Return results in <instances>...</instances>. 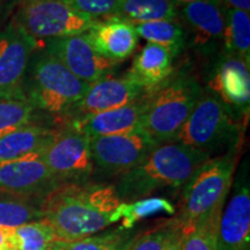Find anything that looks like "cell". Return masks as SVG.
<instances>
[{
  "label": "cell",
  "instance_id": "1",
  "mask_svg": "<svg viewBox=\"0 0 250 250\" xmlns=\"http://www.w3.org/2000/svg\"><path fill=\"white\" fill-rule=\"evenodd\" d=\"M122 204L112 186L62 183L43 198L44 218L58 241L94 235L116 223Z\"/></svg>",
  "mask_w": 250,
  "mask_h": 250
},
{
  "label": "cell",
  "instance_id": "2",
  "mask_svg": "<svg viewBox=\"0 0 250 250\" xmlns=\"http://www.w3.org/2000/svg\"><path fill=\"white\" fill-rule=\"evenodd\" d=\"M210 158L180 143L159 144L140 164L121 175L115 189L121 202L126 204L167 188L179 189Z\"/></svg>",
  "mask_w": 250,
  "mask_h": 250
},
{
  "label": "cell",
  "instance_id": "3",
  "mask_svg": "<svg viewBox=\"0 0 250 250\" xmlns=\"http://www.w3.org/2000/svg\"><path fill=\"white\" fill-rule=\"evenodd\" d=\"M239 148L206 160L184 184L181 227L219 225L235 174Z\"/></svg>",
  "mask_w": 250,
  "mask_h": 250
},
{
  "label": "cell",
  "instance_id": "4",
  "mask_svg": "<svg viewBox=\"0 0 250 250\" xmlns=\"http://www.w3.org/2000/svg\"><path fill=\"white\" fill-rule=\"evenodd\" d=\"M204 90L186 72L171 74L151 92L139 130L156 144L171 143L186 123Z\"/></svg>",
  "mask_w": 250,
  "mask_h": 250
},
{
  "label": "cell",
  "instance_id": "5",
  "mask_svg": "<svg viewBox=\"0 0 250 250\" xmlns=\"http://www.w3.org/2000/svg\"><path fill=\"white\" fill-rule=\"evenodd\" d=\"M89 85L72 74L57 58L37 48L24 80V98L35 109L66 117Z\"/></svg>",
  "mask_w": 250,
  "mask_h": 250
},
{
  "label": "cell",
  "instance_id": "6",
  "mask_svg": "<svg viewBox=\"0 0 250 250\" xmlns=\"http://www.w3.org/2000/svg\"><path fill=\"white\" fill-rule=\"evenodd\" d=\"M241 137L239 118L213 94L204 92L171 143L211 155L223 148H239Z\"/></svg>",
  "mask_w": 250,
  "mask_h": 250
},
{
  "label": "cell",
  "instance_id": "7",
  "mask_svg": "<svg viewBox=\"0 0 250 250\" xmlns=\"http://www.w3.org/2000/svg\"><path fill=\"white\" fill-rule=\"evenodd\" d=\"M13 21L40 43L81 35L94 20L78 14L62 0H22Z\"/></svg>",
  "mask_w": 250,
  "mask_h": 250
},
{
  "label": "cell",
  "instance_id": "8",
  "mask_svg": "<svg viewBox=\"0 0 250 250\" xmlns=\"http://www.w3.org/2000/svg\"><path fill=\"white\" fill-rule=\"evenodd\" d=\"M40 158L62 183H87L95 168L89 138L70 124L56 129Z\"/></svg>",
  "mask_w": 250,
  "mask_h": 250
},
{
  "label": "cell",
  "instance_id": "9",
  "mask_svg": "<svg viewBox=\"0 0 250 250\" xmlns=\"http://www.w3.org/2000/svg\"><path fill=\"white\" fill-rule=\"evenodd\" d=\"M39 43L14 21L0 34V100L24 98L28 66Z\"/></svg>",
  "mask_w": 250,
  "mask_h": 250
},
{
  "label": "cell",
  "instance_id": "10",
  "mask_svg": "<svg viewBox=\"0 0 250 250\" xmlns=\"http://www.w3.org/2000/svg\"><path fill=\"white\" fill-rule=\"evenodd\" d=\"M94 166L109 175H121L140 164L156 144L142 130L89 138Z\"/></svg>",
  "mask_w": 250,
  "mask_h": 250
},
{
  "label": "cell",
  "instance_id": "11",
  "mask_svg": "<svg viewBox=\"0 0 250 250\" xmlns=\"http://www.w3.org/2000/svg\"><path fill=\"white\" fill-rule=\"evenodd\" d=\"M249 62L221 52L208 76V92L235 116L248 118L250 107Z\"/></svg>",
  "mask_w": 250,
  "mask_h": 250
},
{
  "label": "cell",
  "instance_id": "12",
  "mask_svg": "<svg viewBox=\"0 0 250 250\" xmlns=\"http://www.w3.org/2000/svg\"><path fill=\"white\" fill-rule=\"evenodd\" d=\"M146 90L129 73L123 77L102 78L88 86L85 95L65 117L66 123L112 110L136 101Z\"/></svg>",
  "mask_w": 250,
  "mask_h": 250
},
{
  "label": "cell",
  "instance_id": "13",
  "mask_svg": "<svg viewBox=\"0 0 250 250\" xmlns=\"http://www.w3.org/2000/svg\"><path fill=\"white\" fill-rule=\"evenodd\" d=\"M43 50L57 58L72 74L87 85L109 76L117 64L100 56L87 42L83 34L45 41Z\"/></svg>",
  "mask_w": 250,
  "mask_h": 250
},
{
  "label": "cell",
  "instance_id": "14",
  "mask_svg": "<svg viewBox=\"0 0 250 250\" xmlns=\"http://www.w3.org/2000/svg\"><path fill=\"white\" fill-rule=\"evenodd\" d=\"M62 184L40 155L0 164V192L44 198Z\"/></svg>",
  "mask_w": 250,
  "mask_h": 250
},
{
  "label": "cell",
  "instance_id": "15",
  "mask_svg": "<svg viewBox=\"0 0 250 250\" xmlns=\"http://www.w3.org/2000/svg\"><path fill=\"white\" fill-rule=\"evenodd\" d=\"M227 8L219 0H198L181 6V18L191 34L192 46L210 55L223 42Z\"/></svg>",
  "mask_w": 250,
  "mask_h": 250
},
{
  "label": "cell",
  "instance_id": "16",
  "mask_svg": "<svg viewBox=\"0 0 250 250\" xmlns=\"http://www.w3.org/2000/svg\"><path fill=\"white\" fill-rule=\"evenodd\" d=\"M250 189L247 174L237 180L233 195L223 210L218 226V248L220 250H249Z\"/></svg>",
  "mask_w": 250,
  "mask_h": 250
},
{
  "label": "cell",
  "instance_id": "17",
  "mask_svg": "<svg viewBox=\"0 0 250 250\" xmlns=\"http://www.w3.org/2000/svg\"><path fill=\"white\" fill-rule=\"evenodd\" d=\"M83 36L100 56L116 62L129 58L138 45L134 24L118 17L94 20Z\"/></svg>",
  "mask_w": 250,
  "mask_h": 250
},
{
  "label": "cell",
  "instance_id": "18",
  "mask_svg": "<svg viewBox=\"0 0 250 250\" xmlns=\"http://www.w3.org/2000/svg\"><path fill=\"white\" fill-rule=\"evenodd\" d=\"M146 103L147 92L142 98L121 108L90 115L88 117L68 122L66 124H70L71 126L85 133L88 138L129 133L139 129Z\"/></svg>",
  "mask_w": 250,
  "mask_h": 250
},
{
  "label": "cell",
  "instance_id": "19",
  "mask_svg": "<svg viewBox=\"0 0 250 250\" xmlns=\"http://www.w3.org/2000/svg\"><path fill=\"white\" fill-rule=\"evenodd\" d=\"M56 129L28 124L0 136V164L40 155L51 142Z\"/></svg>",
  "mask_w": 250,
  "mask_h": 250
},
{
  "label": "cell",
  "instance_id": "20",
  "mask_svg": "<svg viewBox=\"0 0 250 250\" xmlns=\"http://www.w3.org/2000/svg\"><path fill=\"white\" fill-rule=\"evenodd\" d=\"M173 55L165 46L147 43L134 57L127 73L151 92L173 74Z\"/></svg>",
  "mask_w": 250,
  "mask_h": 250
},
{
  "label": "cell",
  "instance_id": "21",
  "mask_svg": "<svg viewBox=\"0 0 250 250\" xmlns=\"http://www.w3.org/2000/svg\"><path fill=\"white\" fill-rule=\"evenodd\" d=\"M116 17L131 23L177 20L179 7L173 0H121Z\"/></svg>",
  "mask_w": 250,
  "mask_h": 250
},
{
  "label": "cell",
  "instance_id": "22",
  "mask_svg": "<svg viewBox=\"0 0 250 250\" xmlns=\"http://www.w3.org/2000/svg\"><path fill=\"white\" fill-rule=\"evenodd\" d=\"M43 198L0 192V226L17 228L43 220Z\"/></svg>",
  "mask_w": 250,
  "mask_h": 250
},
{
  "label": "cell",
  "instance_id": "23",
  "mask_svg": "<svg viewBox=\"0 0 250 250\" xmlns=\"http://www.w3.org/2000/svg\"><path fill=\"white\" fill-rule=\"evenodd\" d=\"M223 46V54L236 56L250 64L249 12L227 8Z\"/></svg>",
  "mask_w": 250,
  "mask_h": 250
},
{
  "label": "cell",
  "instance_id": "24",
  "mask_svg": "<svg viewBox=\"0 0 250 250\" xmlns=\"http://www.w3.org/2000/svg\"><path fill=\"white\" fill-rule=\"evenodd\" d=\"M138 37L148 43L165 46L175 58L182 51L187 43V33L176 20L153 21V22L133 23Z\"/></svg>",
  "mask_w": 250,
  "mask_h": 250
},
{
  "label": "cell",
  "instance_id": "25",
  "mask_svg": "<svg viewBox=\"0 0 250 250\" xmlns=\"http://www.w3.org/2000/svg\"><path fill=\"white\" fill-rule=\"evenodd\" d=\"M19 250H46L58 241L52 227L44 220L15 228Z\"/></svg>",
  "mask_w": 250,
  "mask_h": 250
},
{
  "label": "cell",
  "instance_id": "26",
  "mask_svg": "<svg viewBox=\"0 0 250 250\" xmlns=\"http://www.w3.org/2000/svg\"><path fill=\"white\" fill-rule=\"evenodd\" d=\"M36 109L27 101L0 100V136L35 120Z\"/></svg>",
  "mask_w": 250,
  "mask_h": 250
},
{
  "label": "cell",
  "instance_id": "27",
  "mask_svg": "<svg viewBox=\"0 0 250 250\" xmlns=\"http://www.w3.org/2000/svg\"><path fill=\"white\" fill-rule=\"evenodd\" d=\"M126 235L123 232H109L71 241H57L54 250H122Z\"/></svg>",
  "mask_w": 250,
  "mask_h": 250
},
{
  "label": "cell",
  "instance_id": "28",
  "mask_svg": "<svg viewBox=\"0 0 250 250\" xmlns=\"http://www.w3.org/2000/svg\"><path fill=\"white\" fill-rule=\"evenodd\" d=\"M177 226L179 221L176 218L166 220L151 229L140 233L129 242H125L122 250H164Z\"/></svg>",
  "mask_w": 250,
  "mask_h": 250
},
{
  "label": "cell",
  "instance_id": "29",
  "mask_svg": "<svg viewBox=\"0 0 250 250\" xmlns=\"http://www.w3.org/2000/svg\"><path fill=\"white\" fill-rule=\"evenodd\" d=\"M166 211L173 213L174 208L167 199L164 198H144L131 204L122 203L116 211V219L123 218L126 224H133L134 221L147 215Z\"/></svg>",
  "mask_w": 250,
  "mask_h": 250
},
{
  "label": "cell",
  "instance_id": "30",
  "mask_svg": "<svg viewBox=\"0 0 250 250\" xmlns=\"http://www.w3.org/2000/svg\"><path fill=\"white\" fill-rule=\"evenodd\" d=\"M219 225L181 227L182 250H217Z\"/></svg>",
  "mask_w": 250,
  "mask_h": 250
},
{
  "label": "cell",
  "instance_id": "31",
  "mask_svg": "<svg viewBox=\"0 0 250 250\" xmlns=\"http://www.w3.org/2000/svg\"><path fill=\"white\" fill-rule=\"evenodd\" d=\"M65 5L90 20L116 17L121 0H62Z\"/></svg>",
  "mask_w": 250,
  "mask_h": 250
},
{
  "label": "cell",
  "instance_id": "32",
  "mask_svg": "<svg viewBox=\"0 0 250 250\" xmlns=\"http://www.w3.org/2000/svg\"><path fill=\"white\" fill-rule=\"evenodd\" d=\"M0 250H19L15 228L0 226Z\"/></svg>",
  "mask_w": 250,
  "mask_h": 250
},
{
  "label": "cell",
  "instance_id": "33",
  "mask_svg": "<svg viewBox=\"0 0 250 250\" xmlns=\"http://www.w3.org/2000/svg\"><path fill=\"white\" fill-rule=\"evenodd\" d=\"M226 8L240 9V11H250V0H219Z\"/></svg>",
  "mask_w": 250,
  "mask_h": 250
},
{
  "label": "cell",
  "instance_id": "34",
  "mask_svg": "<svg viewBox=\"0 0 250 250\" xmlns=\"http://www.w3.org/2000/svg\"><path fill=\"white\" fill-rule=\"evenodd\" d=\"M164 250H182V246H181V228L180 224L174 230L171 236L168 240L167 245H166Z\"/></svg>",
  "mask_w": 250,
  "mask_h": 250
},
{
  "label": "cell",
  "instance_id": "35",
  "mask_svg": "<svg viewBox=\"0 0 250 250\" xmlns=\"http://www.w3.org/2000/svg\"><path fill=\"white\" fill-rule=\"evenodd\" d=\"M173 1L176 4L177 6H183V5H187V4H190V2H195V1H198V0H173Z\"/></svg>",
  "mask_w": 250,
  "mask_h": 250
},
{
  "label": "cell",
  "instance_id": "36",
  "mask_svg": "<svg viewBox=\"0 0 250 250\" xmlns=\"http://www.w3.org/2000/svg\"><path fill=\"white\" fill-rule=\"evenodd\" d=\"M1 8H2V0H0V13H1Z\"/></svg>",
  "mask_w": 250,
  "mask_h": 250
},
{
  "label": "cell",
  "instance_id": "37",
  "mask_svg": "<svg viewBox=\"0 0 250 250\" xmlns=\"http://www.w3.org/2000/svg\"><path fill=\"white\" fill-rule=\"evenodd\" d=\"M46 250H54V246H52L51 248H49V249H46Z\"/></svg>",
  "mask_w": 250,
  "mask_h": 250
},
{
  "label": "cell",
  "instance_id": "38",
  "mask_svg": "<svg viewBox=\"0 0 250 250\" xmlns=\"http://www.w3.org/2000/svg\"><path fill=\"white\" fill-rule=\"evenodd\" d=\"M217 250H220V249H219V248H218V249H217Z\"/></svg>",
  "mask_w": 250,
  "mask_h": 250
}]
</instances>
